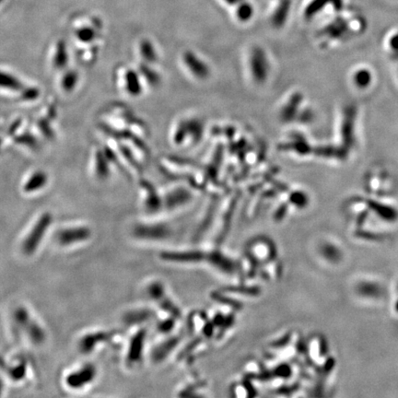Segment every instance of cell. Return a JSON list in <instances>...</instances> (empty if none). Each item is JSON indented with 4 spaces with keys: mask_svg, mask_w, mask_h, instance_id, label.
<instances>
[{
    "mask_svg": "<svg viewBox=\"0 0 398 398\" xmlns=\"http://www.w3.org/2000/svg\"><path fill=\"white\" fill-rule=\"evenodd\" d=\"M347 7L345 0H309L304 7L303 16L306 20H313L317 17L335 14Z\"/></svg>",
    "mask_w": 398,
    "mask_h": 398,
    "instance_id": "6da1fadb",
    "label": "cell"
},
{
    "mask_svg": "<svg viewBox=\"0 0 398 398\" xmlns=\"http://www.w3.org/2000/svg\"><path fill=\"white\" fill-rule=\"evenodd\" d=\"M264 50L254 47L248 55V70L250 76L256 84L264 83L268 76L269 63Z\"/></svg>",
    "mask_w": 398,
    "mask_h": 398,
    "instance_id": "7a4b0ae2",
    "label": "cell"
},
{
    "mask_svg": "<svg viewBox=\"0 0 398 398\" xmlns=\"http://www.w3.org/2000/svg\"><path fill=\"white\" fill-rule=\"evenodd\" d=\"M51 222L52 221L49 214H45L42 217H40L38 222L35 224L33 230L23 242L22 250L24 253L31 255L36 251V249L42 242L43 235L48 230Z\"/></svg>",
    "mask_w": 398,
    "mask_h": 398,
    "instance_id": "3957f363",
    "label": "cell"
},
{
    "mask_svg": "<svg viewBox=\"0 0 398 398\" xmlns=\"http://www.w3.org/2000/svg\"><path fill=\"white\" fill-rule=\"evenodd\" d=\"M182 62L183 67L196 79L204 80L210 77V70L209 65L206 63L196 53L186 51L182 54Z\"/></svg>",
    "mask_w": 398,
    "mask_h": 398,
    "instance_id": "277c9868",
    "label": "cell"
},
{
    "mask_svg": "<svg viewBox=\"0 0 398 398\" xmlns=\"http://www.w3.org/2000/svg\"><path fill=\"white\" fill-rule=\"evenodd\" d=\"M15 320L20 326L26 329V331H28L26 333L28 334L29 336L32 338V340L34 342H42L44 338L43 331L37 324L31 321V319L29 317V314L25 309L20 308L16 311Z\"/></svg>",
    "mask_w": 398,
    "mask_h": 398,
    "instance_id": "5b68a950",
    "label": "cell"
},
{
    "mask_svg": "<svg viewBox=\"0 0 398 398\" xmlns=\"http://www.w3.org/2000/svg\"><path fill=\"white\" fill-rule=\"evenodd\" d=\"M91 236V231L85 227L68 228L58 231L56 239L57 242L64 246H70L86 241Z\"/></svg>",
    "mask_w": 398,
    "mask_h": 398,
    "instance_id": "8992f818",
    "label": "cell"
},
{
    "mask_svg": "<svg viewBox=\"0 0 398 398\" xmlns=\"http://www.w3.org/2000/svg\"><path fill=\"white\" fill-rule=\"evenodd\" d=\"M95 375V370L91 365H86L69 374L66 380L67 384L74 389H78L91 383Z\"/></svg>",
    "mask_w": 398,
    "mask_h": 398,
    "instance_id": "52a82bcc",
    "label": "cell"
},
{
    "mask_svg": "<svg viewBox=\"0 0 398 398\" xmlns=\"http://www.w3.org/2000/svg\"><path fill=\"white\" fill-rule=\"evenodd\" d=\"M351 78L352 82L357 88L362 90L370 87V84L372 82V74L370 70L366 68H360L352 73Z\"/></svg>",
    "mask_w": 398,
    "mask_h": 398,
    "instance_id": "ba28073f",
    "label": "cell"
},
{
    "mask_svg": "<svg viewBox=\"0 0 398 398\" xmlns=\"http://www.w3.org/2000/svg\"><path fill=\"white\" fill-rule=\"evenodd\" d=\"M385 49L394 57L398 56V29L393 30L386 35L385 40Z\"/></svg>",
    "mask_w": 398,
    "mask_h": 398,
    "instance_id": "9c48e42d",
    "label": "cell"
},
{
    "mask_svg": "<svg viewBox=\"0 0 398 398\" xmlns=\"http://www.w3.org/2000/svg\"><path fill=\"white\" fill-rule=\"evenodd\" d=\"M140 54L141 57L148 61V62H154L156 60V53L154 52L152 43L149 41H143L140 44Z\"/></svg>",
    "mask_w": 398,
    "mask_h": 398,
    "instance_id": "30bf717a",
    "label": "cell"
},
{
    "mask_svg": "<svg viewBox=\"0 0 398 398\" xmlns=\"http://www.w3.org/2000/svg\"><path fill=\"white\" fill-rule=\"evenodd\" d=\"M238 16L242 21H246L250 19L252 17V7L247 4L243 5L238 10Z\"/></svg>",
    "mask_w": 398,
    "mask_h": 398,
    "instance_id": "8fae6325",
    "label": "cell"
},
{
    "mask_svg": "<svg viewBox=\"0 0 398 398\" xmlns=\"http://www.w3.org/2000/svg\"><path fill=\"white\" fill-rule=\"evenodd\" d=\"M227 2H229V3H232L233 2V0H226Z\"/></svg>",
    "mask_w": 398,
    "mask_h": 398,
    "instance_id": "7c38bea8",
    "label": "cell"
},
{
    "mask_svg": "<svg viewBox=\"0 0 398 398\" xmlns=\"http://www.w3.org/2000/svg\"><path fill=\"white\" fill-rule=\"evenodd\" d=\"M0 392H1V383H0Z\"/></svg>",
    "mask_w": 398,
    "mask_h": 398,
    "instance_id": "4fadbf2b",
    "label": "cell"
}]
</instances>
